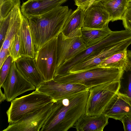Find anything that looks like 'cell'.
<instances>
[{
  "mask_svg": "<svg viewBox=\"0 0 131 131\" xmlns=\"http://www.w3.org/2000/svg\"><path fill=\"white\" fill-rule=\"evenodd\" d=\"M109 117L103 114L90 116L82 115L74 126L77 131H103L108 124Z\"/></svg>",
  "mask_w": 131,
  "mask_h": 131,
  "instance_id": "ac0fdd59",
  "label": "cell"
},
{
  "mask_svg": "<svg viewBox=\"0 0 131 131\" xmlns=\"http://www.w3.org/2000/svg\"><path fill=\"white\" fill-rule=\"evenodd\" d=\"M18 33L22 57L34 59L36 52L34 39L28 19L23 15Z\"/></svg>",
  "mask_w": 131,
  "mask_h": 131,
  "instance_id": "e0dca14e",
  "label": "cell"
},
{
  "mask_svg": "<svg viewBox=\"0 0 131 131\" xmlns=\"http://www.w3.org/2000/svg\"><path fill=\"white\" fill-rule=\"evenodd\" d=\"M72 12L67 6H60L41 15L27 18L36 51L62 32Z\"/></svg>",
  "mask_w": 131,
  "mask_h": 131,
  "instance_id": "7a4b0ae2",
  "label": "cell"
},
{
  "mask_svg": "<svg viewBox=\"0 0 131 131\" xmlns=\"http://www.w3.org/2000/svg\"><path fill=\"white\" fill-rule=\"evenodd\" d=\"M129 1V2H131V0H128Z\"/></svg>",
  "mask_w": 131,
  "mask_h": 131,
  "instance_id": "836d02e7",
  "label": "cell"
},
{
  "mask_svg": "<svg viewBox=\"0 0 131 131\" xmlns=\"http://www.w3.org/2000/svg\"><path fill=\"white\" fill-rule=\"evenodd\" d=\"M57 102L28 113L17 122L9 124L3 131H39L56 107Z\"/></svg>",
  "mask_w": 131,
  "mask_h": 131,
  "instance_id": "ba28073f",
  "label": "cell"
},
{
  "mask_svg": "<svg viewBox=\"0 0 131 131\" xmlns=\"http://www.w3.org/2000/svg\"><path fill=\"white\" fill-rule=\"evenodd\" d=\"M120 81L99 85L89 89L85 114L90 116L102 113L113 97L119 91Z\"/></svg>",
  "mask_w": 131,
  "mask_h": 131,
  "instance_id": "8992f818",
  "label": "cell"
},
{
  "mask_svg": "<svg viewBox=\"0 0 131 131\" xmlns=\"http://www.w3.org/2000/svg\"><path fill=\"white\" fill-rule=\"evenodd\" d=\"M124 71L113 68L98 67L89 70L54 77L60 83L84 85L90 89L101 84L120 81Z\"/></svg>",
  "mask_w": 131,
  "mask_h": 131,
  "instance_id": "3957f363",
  "label": "cell"
},
{
  "mask_svg": "<svg viewBox=\"0 0 131 131\" xmlns=\"http://www.w3.org/2000/svg\"><path fill=\"white\" fill-rule=\"evenodd\" d=\"M112 31L109 28L108 25L101 29L82 27L81 37L86 47H88L99 43Z\"/></svg>",
  "mask_w": 131,
  "mask_h": 131,
  "instance_id": "ffe728a7",
  "label": "cell"
},
{
  "mask_svg": "<svg viewBox=\"0 0 131 131\" xmlns=\"http://www.w3.org/2000/svg\"><path fill=\"white\" fill-rule=\"evenodd\" d=\"M1 88H0V102L1 103L5 100H6V98L5 94L3 93L1 90Z\"/></svg>",
  "mask_w": 131,
  "mask_h": 131,
  "instance_id": "4dcf8cb0",
  "label": "cell"
},
{
  "mask_svg": "<svg viewBox=\"0 0 131 131\" xmlns=\"http://www.w3.org/2000/svg\"><path fill=\"white\" fill-rule=\"evenodd\" d=\"M131 6V2H129L128 3V7Z\"/></svg>",
  "mask_w": 131,
  "mask_h": 131,
  "instance_id": "d6a6232c",
  "label": "cell"
},
{
  "mask_svg": "<svg viewBox=\"0 0 131 131\" xmlns=\"http://www.w3.org/2000/svg\"><path fill=\"white\" fill-rule=\"evenodd\" d=\"M89 89L83 85L74 83H60L53 79L44 81L36 89L57 101Z\"/></svg>",
  "mask_w": 131,
  "mask_h": 131,
  "instance_id": "30bf717a",
  "label": "cell"
},
{
  "mask_svg": "<svg viewBox=\"0 0 131 131\" xmlns=\"http://www.w3.org/2000/svg\"><path fill=\"white\" fill-rule=\"evenodd\" d=\"M67 0H28L20 7L23 16L27 18L41 15L61 5Z\"/></svg>",
  "mask_w": 131,
  "mask_h": 131,
  "instance_id": "5bb4252c",
  "label": "cell"
},
{
  "mask_svg": "<svg viewBox=\"0 0 131 131\" xmlns=\"http://www.w3.org/2000/svg\"><path fill=\"white\" fill-rule=\"evenodd\" d=\"M131 44L130 40H125L106 48L96 54L73 66L68 73L81 72L98 67L107 58L116 53L127 50Z\"/></svg>",
  "mask_w": 131,
  "mask_h": 131,
  "instance_id": "8fae6325",
  "label": "cell"
},
{
  "mask_svg": "<svg viewBox=\"0 0 131 131\" xmlns=\"http://www.w3.org/2000/svg\"><path fill=\"white\" fill-rule=\"evenodd\" d=\"M131 113V105L126 97L118 91L112 98L102 113L109 118L121 121L126 114Z\"/></svg>",
  "mask_w": 131,
  "mask_h": 131,
  "instance_id": "9a60e30c",
  "label": "cell"
},
{
  "mask_svg": "<svg viewBox=\"0 0 131 131\" xmlns=\"http://www.w3.org/2000/svg\"><path fill=\"white\" fill-rule=\"evenodd\" d=\"M15 62L19 72L36 88L44 81L34 59L21 57Z\"/></svg>",
  "mask_w": 131,
  "mask_h": 131,
  "instance_id": "2e32d148",
  "label": "cell"
},
{
  "mask_svg": "<svg viewBox=\"0 0 131 131\" xmlns=\"http://www.w3.org/2000/svg\"><path fill=\"white\" fill-rule=\"evenodd\" d=\"M128 62L127 49L115 54L106 59L99 66L113 68L124 71Z\"/></svg>",
  "mask_w": 131,
  "mask_h": 131,
  "instance_id": "7402d4cb",
  "label": "cell"
},
{
  "mask_svg": "<svg viewBox=\"0 0 131 131\" xmlns=\"http://www.w3.org/2000/svg\"><path fill=\"white\" fill-rule=\"evenodd\" d=\"M111 21L109 14L99 2L92 4L84 11L82 27L102 29L108 25Z\"/></svg>",
  "mask_w": 131,
  "mask_h": 131,
  "instance_id": "4fadbf2b",
  "label": "cell"
},
{
  "mask_svg": "<svg viewBox=\"0 0 131 131\" xmlns=\"http://www.w3.org/2000/svg\"><path fill=\"white\" fill-rule=\"evenodd\" d=\"M20 0H7L0 4V18L4 17Z\"/></svg>",
  "mask_w": 131,
  "mask_h": 131,
  "instance_id": "484cf974",
  "label": "cell"
},
{
  "mask_svg": "<svg viewBox=\"0 0 131 131\" xmlns=\"http://www.w3.org/2000/svg\"><path fill=\"white\" fill-rule=\"evenodd\" d=\"M75 0H74V1H75Z\"/></svg>",
  "mask_w": 131,
  "mask_h": 131,
  "instance_id": "e575fe53",
  "label": "cell"
},
{
  "mask_svg": "<svg viewBox=\"0 0 131 131\" xmlns=\"http://www.w3.org/2000/svg\"><path fill=\"white\" fill-rule=\"evenodd\" d=\"M128 62L120 80L121 86L119 91L127 98L131 105V51H128Z\"/></svg>",
  "mask_w": 131,
  "mask_h": 131,
  "instance_id": "603a6c76",
  "label": "cell"
},
{
  "mask_svg": "<svg viewBox=\"0 0 131 131\" xmlns=\"http://www.w3.org/2000/svg\"><path fill=\"white\" fill-rule=\"evenodd\" d=\"M89 89L57 101L56 106L41 131H67L85 113Z\"/></svg>",
  "mask_w": 131,
  "mask_h": 131,
  "instance_id": "6da1fadb",
  "label": "cell"
},
{
  "mask_svg": "<svg viewBox=\"0 0 131 131\" xmlns=\"http://www.w3.org/2000/svg\"><path fill=\"white\" fill-rule=\"evenodd\" d=\"M57 38V68L87 48L81 37L68 38L61 32Z\"/></svg>",
  "mask_w": 131,
  "mask_h": 131,
  "instance_id": "7c38bea8",
  "label": "cell"
},
{
  "mask_svg": "<svg viewBox=\"0 0 131 131\" xmlns=\"http://www.w3.org/2000/svg\"><path fill=\"white\" fill-rule=\"evenodd\" d=\"M8 13L4 17L0 18V44L1 47L4 40L9 23Z\"/></svg>",
  "mask_w": 131,
  "mask_h": 131,
  "instance_id": "4316f807",
  "label": "cell"
},
{
  "mask_svg": "<svg viewBox=\"0 0 131 131\" xmlns=\"http://www.w3.org/2000/svg\"><path fill=\"white\" fill-rule=\"evenodd\" d=\"M8 51L12 59V63L16 61L22 57L20 53V45L18 32L12 41Z\"/></svg>",
  "mask_w": 131,
  "mask_h": 131,
  "instance_id": "cb8c5ba5",
  "label": "cell"
},
{
  "mask_svg": "<svg viewBox=\"0 0 131 131\" xmlns=\"http://www.w3.org/2000/svg\"><path fill=\"white\" fill-rule=\"evenodd\" d=\"M7 0H0V4H2L4 2Z\"/></svg>",
  "mask_w": 131,
  "mask_h": 131,
  "instance_id": "1f68e13d",
  "label": "cell"
},
{
  "mask_svg": "<svg viewBox=\"0 0 131 131\" xmlns=\"http://www.w3.org/2000/svg\"><path fill=\"white\" fill-rule=\"evenodd\" d=\"M121 121L123 124L124 131H131V113L125 115Z\"/></svg>",
  "mask_w": 131,
  "mask_h": 131,
  "instance_id": "f1b7e54d",
  "label": "cell"
},
{
  "mask_svg": "<svg viewBox=\"0 0 131 131\" xmlns=\"http://www.w3.org/2000/svg\"><path fill=\"white\" fill-rule=\"evenodd\" d=\"M12 59L10 55L7 58L0 68V87L5 81L10 70Z\"/></svg>",
  "mask_w": 131,
  "mask_h": 131,
  "instance_id": "d4e9b609",
  "label": "cell"
},
{
  "mask_svg": "<svg viewBox=\"0 0 131 131\" xmlns=\"http://www.w3.org/2000/svg\"><path fill=\"white\" fill-rule=\"evenodd\" d=\"M1 87L4 90L6 100L8 102L23 93L36 89L19 72L15 61L12 63L9 74Z\"/></svg>",
  "mask_w": 131,
  "mask_h": 131,
  "instance_id": "9c48e42d",
  "label": "cell"
},
{
  "mask_svg": "<svg viewBox=\"0 0 131 131\" xmlns=\"http://www.w3.org/2000/svg\"><path fill=\"white\" fill-rule=\"evenodd\" d=\"M57 37L35 52L34 59L44 81L53 79L57 68Z\"/></svg>",
  "mask_w": 131,
  "mask_h": 131,
  "instance_id": "52a82bcc",
  "label": "cell"
},
{
  "mask_svg": "<svg viewBox=\"0 0 131 131\" xmlns=\"http://www.w3.org/2000/svg\"><path fill=\"white\" fill-rule=\"evenodd\" d=\"M128 36L126 30L112 31L109 35L99 43L89 47L58 67L55 76L67 74L70 69L75 65L96 54L103 49L116 44L127 39Z\"/></svg>",
  "mask_w": 131,
  "mask_h": 131,
  "instance_id": "5b68a950",
  "label": "cell"
},
{
  "mask_svg": "<svg viewBox=\"0 0 131 131\" xmlns=\"http://www.w3.org/2000/svg\"><path fill=\"white\" fill-rule=\"evenodd\" d=\"M84 12L82 8L78 7L72 12L61 32L65 36L70 38L81 37Z\"/></svg>",
  "mask_w": 131,
  "mask_h": 131,
  "instance_id": "d6986e66",
  "label": "cell"
},
{
  "mask_svg": "<svg viewBox=\"0 0 131 131\" xmlns=\"http://www.w3.org/2000/svg\"><path fill=\"white\" fill-rule=\"evenodd\" d=\"M100 2L109 14L111 21L122 20L128 7V0H102Z\"/></svg>",
  "mask_w": 131,
  "mask_h": 131,
  "instance_id": "44dd1931",
  "label": "cell"
},
{
  "mask_svg": "<svg viewBox=\"0 0 131 131\" xmlns=\"http://www.w3.org/2000/svg\"><path fill=\"white\" fill-rule=\"evenodd\" d=\"M8 50L1 47L0 50V68L3 64L10 56Z\"/></svg>",
  "mask_w": 131,
  "mask_h": 131,
  "instance_id": "f546056e",
  "label": "cell"
},
{
  "mask_svg": "<svg viewBox=\"0 0 131 131\" xmlns=\"http://www.w3.org/2000/svg\"><path fill=\"white\" fill-rule=\"evenodd\" d=\"M122 20L125 29L131 32V6L127 7Z\"/></svg>",
  "mask_w": 131,
  "mask_h": 131,
  "instance_id": "83f0119b",
  "label": "cell"
},
{
  "mask_svg": "<svg viewBox=\"0 0 131 131\" xmlns=\"http://www.w3.org/2000/svg\"><path fill=\"white\" fill-rule=\"evenodd\" d=\"M32 93L11 102L6 112L9 124L15 123L26 114L37 110L54 101L48 95L36 90Z\"/></svg>",
  "mask_w": 131,
  "mask_h": 131,
  "instance_id": "277c9868",
  "label": "cell"
}]
</instances>
